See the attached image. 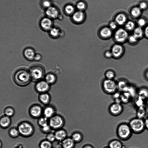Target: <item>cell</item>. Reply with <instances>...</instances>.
Returning a JSON list of instances; mask_svg holds the SVG:
<instances>
[{
	"label": "cell",
	"instance_id": "cell-38",
	"mask_svg": "<svg viewBox=\"0 0 148 148\" xmlns=\"http://www.w3.org/2000/svg\"><path fill=\"white\" fill-rule=\"evenodd\" d=\"M52 144L48 140L42 142L40 145V148H52Z\"/></svg>",
	"mask_w": 148,
	"mask_h": 148
},
{
	"label": "cell",
	"instance_id": "cell-4",
	"mask_svg": "<svg viewBox=\"0 0 148 148\" xmlns=\"http://www.w3.org/2000/svg\"><path fill=\"white\" fill-rule=\"evenodd\" d=\"M29 71L31 79L34 81H38L42 79L45 73L44 67L38 64L32 66Z\"/></svg>",
	"mask_w": 148,
	"mask_h": 148
},
{
	"label": "cell",
	"instance_id": "cell-31",
	"mask_svg": "<svg viewBox=\"0 0 148 148\" xmlns=\"http://www.w3.org/2000/svg\"><path fill=\"white\" fill-rule=\"evenodd\" d=\"M54 111L53 108L51 107H47L45 108L44 110V114L47 118L51 117Z\"/></svg>",
	"mask_w": 148,
	"mask_h": 148
},
{
	"label": "cell",
	"instance_id": "cell-8",
	"mask_svg": "<svg viewBox=\"0 0 148 148\" xmlns=\"http://www.w3.org/2000/svg\"><path fill=\"white\" fill-rule=\"evenodd\" d=\"M64 123V121L62 118L58 115L51 117L49 121L50 126L55 129L61 127L63 125Z\"/></svg>",
	"mask_w": 148,
	"mask_h": 148
},
{
	"label": "cell",
	"instance_id": "cell-36",
	"mask_svg": "<svg viewBox=\"0 0 148 148\" xmlns=\"http://www.w3.org/2000/svg\"><path fill=\"white\" fill-rule=\"evenodd\" d=\"M59 30L56 28H52L50 31V34L51 37L53 38L58 37L60 35Z\"/></svg>",
	"mask_w": 148,
	"mask_h": 148
},
{
	"label": "cell",
	"instance_id": "cell-21",
	"mask_svg": "<svg viewBox=\"0 0 148 148\" xmlns=\"http://www.w3.org/2000/svg\"><path fill=\"white\" fill-rule=\"evenodd\" d=\"M55 135L56 139L58 140L62 141L66 138L67 133L65 130H60L57 131Z\"/></svg>",
	"mask_w": 148,
	"mask_h": 148
},
{
	"label": "cell",
	"instance_id": "cell-48",
	"mask_svg": "<svg viewBox=\"0 0 148 148\" xmlns=\"http://www.w3.org/2000/svg\"><path fill=\"white\" fill-rule=\"evenodd\" d=\"M144 37L148 39V25L145 27L144 30Z\"/></svg>",
	"mask_w": 148,
	"mask_h": 148
},
{
	"label": "cell",
	"instance_id": "cell-47",
	"mask_svg": "<svg viewBox=\"0 0 148 148\" xmlns=\"http://www.w3.org/2000/svg\"><path fill=\"white\" fill-rule=\"evenodd\" d=\"M109 26L112 30L115 29L117 27V24L116 22L112 21L109 24Z\"/></svg>",
	"mask_w": 148,
	"mask_h": 148
},
{
	"label": "cell",
	"instance_id": "cell-32",
	"mask_svg": "<svg viewBox=\"0 0 148 148\" xmlns=\"http://www.w3.org/2000/svg\"><path fill=\"white\" fill-rule=\"evenodd\" d=\"M139 40L133 34L129 35L127 42L130 45H135L138 43Z\"/></svg>",
	"mask_w": 148,
	"mask_h": 148
},
{
	"label": "cell",
	"instance_id": "cell-40",
	"mask_svg": "<svg viewBox=\"0 0 148 148\" xmlns=\"http://www.w3.org/2000/svg\"><path fill=\"white\" fill-rule=\"evenodd\" d=\"M77 7L79 11H82L85 9L86 7V4L83 2L80 1L77 3Z\"/></svg>",
	"mask_w": 148,
	"mask_h": 148
},
{
	"label": "cell",
	"instance_id": "cell-1",
	"mask_svg": "<svg viewBox=\"0 0 148 148\" xmlns=\"http://www.w3.org/2000/svg\"><path fill=\"white\" fill-rule=\"evenodd\" d=\"M13 77L14 82L21 86L28 84L31 79L29 71L24 67L17 69L14 73Z\"/></svg>",
	"mask_w": 148,
	"mask_h": 148
},
{
	"label": "cell",
	"instance_id": "cell-11",
	"mask_svg": "<svg viewBox=\"0 0 148 148\" xmlns=\"http://www.w3.org/2000/svg\"><path fill=\"white\" fill-rule=\"evenodd\" d=\"M112 35V30L109 27H104L101 28L99 32V35L103 39H108Z\"/></svg>",
	"mask_w": 148,
	"mask_h": 148
},
{
	"label": "cell",
	"instance_id": "cell-45",
	"mask_svg": "<svg viewBox=\"0 0 148 148\" xmlns=\"http://www.w3.org/2000/svg\"><path fill=\"white\" fill-rule=\"evenodd\" d=\"M104 57L108 59H110L113 57L112 53L110 50H107L104 53Z\"/></svg>",
	"mask_w": 148,
	"mask_h": 148
},
{
	"label": "cell",
	"instance_id": "cell-37",
	"mask_svg": "<svg viewBox=\"0 0 148 148\" xmlns=\"http://www.w3.org/2000/svg\"><path fill=\"white\" fill-rule=\"evenodd\" d=\"M65 10L67 14H71L74 12L75 8L73 5H68L65 7Z\"/></svg>",
	"mask_w": 148,
	"mask_h": 148
},
{
	"label": "cell",
	"instance_id": "cell-3",
	"mask_svg": "<svg viewBox=\"0 0 148 148\" xmlns=\"http://www.w3.org/2000/svg\"><path fill=\"white\" fill-rule=\"evenodd\" d=\"M133 133L139 134L145 130L144 120L138 117L131 119L128 123Z\"/></svg>",
	"mask_w": 148,
	"mask_h": 148
},
{
	"label": "cell",
	"instance_id": "cell-9",
	"mask_svg": "<svg viewBox=\"0 0 148 148\" xmlns=\"http://www.w3.org/2000/svg\"><path fill=\"white\" fill-rule=\"evenodd\" d=\"M123 110V106L120 103L114 102L111 104L109 107V112L114 116L119 115L122 113Z\"/></svg>",
	"mask_w": 148,
	"mask_h": 148
},
{
	"label": "cell",
	"instance_id": "cell-54",
	"mask_svg": "<svg viewBox=\"0 0 148 148\" xmlns=\"http://www.w3.org/2000/svg\"><path fill=\"white\" fill-rule=\"evenodd\" d=\"M84 148H92V147L89 145H87L85 146Z\"/></svg>",
	"mask_w": 148,
	"mask_h": 148
},
{
	"label": "cell",
	"instance_id": "cell-53",
	"mask_svg": "<svg viewBox=\"0 0 148 148\" xmlns=\"http://www.w3.org/2000/svg\"><path fill=\"white\" fill-rule=\"evenodd\" d=\"M144 76L146 79L148 81V69L145 71L144 73Z\"/></svg>",
	"mask_w": 148,
	"mask_h": 148
},
{
	"label": "cell",
	"instance_id": "cell-46",
	"mask_svg": "<svg viewBox=\"0 0 148 148\" xmlns=\"http://www.w3.org/2000/svg\"><path fill=\"white\" fill-rule=\"evenodd\" d=\"M147 5L145 2H140L139 5L138 7L142 10H144L147 8Z\"/></svg>",
	"mask_w": 148,
	"mask_h": 148
},
{
	"label": "cell",
	"instance_id": "cell-52",
	"mask_svg": "<svg viewBox=\"0 0 148 148\" xmlns=\"http://www.w3.org/2000/svg\"><path fill=\"white\" fill-rule=\"evenodd\" d=\"M144 120L145 128L148 130V117H147Z\"/></svg>",
	"mask_w": 148,
	"mask_h": 148
},
{
	"label": "cell",
	"instance_id": "cell-51",
	"mask_svg": "<svg viewBox=\"0 0 148 148\" xmlns=\"http://www.w3.org/2000/svg\"><path fill=\"white\" fill-rule=\"evenodd\" d=\"M41 56L39 54H35L34 59L36 61H38L40 60Z\"/></svg>",
	"mask_w": 148,
	"mask_h": 148
},
{
	"label": "cell",
	"instance_id": "cell-35",
	"mask_svg": "<svg viewBox=\"0 0 148 148\" xmlns=\"http://www.w3.org/2000/svg\"><path fill=\"white\" fill-rule=\"evenodd\" d=\"M39 98L41 102L44 104L48 103L50 100L49 96L47 93L42 94L40 95Z\"/></svg>",
	"mask_w": 148,
	"mask_h": 148
},
{
	"label": "cell",
	"instance_id": "cell-22",
	"mask_svg": "<svg viewBox=\"0 0 148 148\" xmlns=\"http://www.w3.org/2000/svg\"><path fill=\"white\" fill-rule=\"evenodd\" d=\"M73 20L77 22H80L82 21L84 18V14L81 11L75 12L73 15Z\"/></svg>",
	"mask_w": 148,
	"mask_h": 148
},
{
	"label": "cell",
	"instance_id": "cell-2",
	"mask_svg": "<svg viewBox=\"0 0 148 148\" xmlns=\"http://www.w3.org/2000/svg\"><path fill=\"white\" fill-rule=\"evenodd\" d=\"M116 133L120 139L126 140L130 138L133 132L129 124L123 123H120L118 126Z\"/></svg>",
	"mask_w": 148,
	"mask_h": 148
},
{
	"label": "cell",
	"instance_id": "cell-34",
	"mask_svg": "<svg viewBox=\"0 0 148 148\" xmlns=\"http://www.w3.org/2000/svg\"><path fill=\"white\" fill-rule=\"evenodd\" d=\"M105 75L106 79H113L115 77L116 74L114 71L109 69L105 72Z\"/></svg>",
	"mask_w": 148,
	"mask_h": 148
},
{
	"label": "cell",
	"instance_id": "cell-50",
	"mask_svg": "<svg viewBox=\"0 0 148 148\" xmlns=\"http://www.w3.org/2000/svg\"><path fill=\"white\" fill-rule=\"evenodd\" d=\"M50 126L47 125L45 126L42 127V130L45 132H47L49 131L50 129Z\"/></svg>",
	"mask_w": 148,
	"mask_h": 148
},
{
	"label": "cell",
	"instance_id": "cell-39",
	"mask_svg": "<svg viewBox=\"0 0 148 148\" xmlns=\"http://www.w3.org/2000/svg\"><path fill=\"white\" fill-rule=\"evenodd\" d=\"M38 123L39 125L42 127L48 125L47 118H40L38 121Z\"/></svg>",
	"mask_w": 148,
	"mask_h": 148
},
{
	"label": "cell",
	"instance_id": "cell-27",
	"mask_svg": "<svg viewBox=\"0 0 148 148\" xmlns=\"http://www.w3.org/2000/svg\"><path fill=\"white\" fill-rule=\"evenodd\" d=\"M132 98L129 93L127 92H123V94L121 95L120 97L121 101L124 103L128 102Z\"/></svg>",
	"mask_w": 148,
	"mask_h": 148
},
{
	"label": "cell",
	"instance_id": "cell-18",
	"mask_svg": "<svg viewBox=\"0 0 148 148\" xmlns=\"http://www.w3.org/2000/svg\"><path fill=\"white\" fill-rule=\"evenodd\" d=\"M138 96L140 97L145 100H148V88L145 87H142L138 90Z\"/></svg>",
	"mask_w": 148,
	"mask_h": 148
},
{
	"label": "cell",
	"instance_id": "cell-57",
	"mask_svg": "<svg viewBox=\"0 0 148 148\" xmlns=\"http://www.w3.org/2000/svg\"></svg>",
	"mask_w": 148,
	"mask_h": 148
},
{
	"label": "cell",
	"instance_id": "cell-33",
	"mask_svg": "<svg viewBox=\"0 0 148 148\" xmlns=\"http://www.w3.org/2000/svg\"><path fill=\"white\" fill-rule=\"evenodd\" d=\"M125 28L127 32L133 31L135 28V23L132 21H128L125 24Z\"/></svg>",
	"mask_w": 148,
	"mask_h": 148
},
{
	"label": "cell",
	"instance_id": "cell-44",
	"mask_svg": "<svg viewBox=\"0 0 148 148\" xmlns=\"http://www.w3.org/2000/svg\"><path fill=\"white\" fill-rule=\"evenodd\" d=\"M47 138L50 142L54 141L56 139L55 135L52 133L49 134L47 136Z\"/></svg>",
	"mask_w": 148,
	"mask_h": 148
},
{
	"label": "cell",
	"instance_id": "cell-24",
	"mask_svg": "<svg viewBox=\"0 0 148 148\" xmlns=\"http://www.w3.org/2000/svg\"><path fill=\"white\" fill-rule=\"evenodd\" d=\"M30 114L33 117H38L41 113V108L39 106H35L33 107L31 109Z\"/></svg>",
	"mask_w": 148,
	"mask_h": 148
},
{
	"label": "cell",
	"instance_id": "cell-28",
	"mask_svg": "<svg viewBox=\"0 0 148 148\" xmlns=\"http://www.w3.org/2000/svg\"><path fill=\"white\" fill-rule=\"evenodd\" d=\"M10 123V119L9 117L7 116L3 117L0 120L1 125L3 127L8 126Z\"/></svg>",
	"mask_w": 148,
	"mask_h": 148
},
{
	"label": "cell",
	"instance_id": "cell-56",
	"mask_svg": "<svg viewBox=\"0 0 148 148\" xmlns=\"http://www.w3.org/2000/svg\"></svg>",
	"mask_w": 148,
	"mask_h": 148
},
{
	"label": "cell",
	"instance_id": "cell-6",
	"mask_svg": "<svg viewBox=\"0 0 148 148\" xmlns=\"http://www.w3.org/2000/svg\"><path fill=\"white\" fill-rule=\"evenodd\" d=\"M113 36L114 40L116 42L122 44L127 42L129 36L128 32L125 29L122 28L117 29Z\"/></svg>",
	"mask_w": 148,
	"mask_h": 148
},
{
	"label": "cell",
	"instance_id": "cell-7",
	"mask_svg": "<svg viewBox=\"0 0 148 148\" xmlns=\"http://www.w3.org/2000/svg\"><path fill=\"white\" fill-rule=\"evenodd\" d=\"M123 45L116 43L112 45L110 51L113 58L118 59L121 58L123 56L125 52V48Z\"/></svg>",
	"mask_w": 148,
	"mask_h": 148
},
{
	"label": "cell",
	"instance_id": "cell-43",
	"mask_svg": "<svg viewBox=\"0 0 148 148\" xmlns=\"http://www.w3.org/2000/svg\"><path fill=\"white\" fill-rule=\"evenodd\" d=\"M19 133L18 130L15 128H13L10 131V135L13 137H16L18 136Z\"/></svg>",
	"mask_w": 148,
	"mask_h": 148
},
{
	"label": "cell",
	"instance_id": "cell-29",
	"mask_svg": "<svg viewBox=\"0 0 148 148\" xmlns=\"http://www.w3.org/2000/svg\"><path fill=\"white\" fill-rule=\"evenodd\" d=\"M71 138L75 143H79L82 140L83 136L80 133L75 132L72 134Z\"/></svg>",
	"mask_w": 148,
	"mask_h": 148
},
{
	"label": "cell",
	"instance_id": "cell-30",
	"mask_svg": "<svg viewBox=\"0 0 148 148\" xmlns=\"http://www.w3.org/2000/svg\"><path fill=\"white\" fill-rule=\"evenodd\" d=\"M45 79L46 81L49 84H52L56 81V77L53 74L49 73L46 75Z\"/></svg>",
	"mask_w": 148,
	"mask_h": 148
},
{
	"label": "cell",
	"instance_id": "cell-5",
	"mask_svg": "<svg viewBox=\"0 0 148 148\" xmlns=\"http://www.w3.org/2000/svg\"><path fill=\"white\" fill-rule=\"evenodd\" d=\"M102 87L103 91L108 94L113 95L118 89L117 83L115 81L106 78L103 81Z\"/></svg>",
	"mask_w": 148,
	"mask_h": 148
},
{
	"label": "cell",
	"instance_id": "cell-19",
	"mask_svg": "<svg viewBox=\"0 0 148 148\" xmlns=\"http://www.w3.org/2000/svg\"><path fill=\"white\" fill-rule=\"evenodd\" d=\"M146 107L143 106L137 108L136 111V117L143 119L146 114Z\"/></svg>",
	"mask_w": 148,
	"mask_h": 148
},
{
	"label": "cell",
	"instance_id": "cell-55",
	"mask_svg": "<svg viewBox=\"0 0 148 148\" xmlns=\"http://www.w3.org/2000/svg\"><path fill=\"white\" fill-rule=\"evenodd\" d=\"M147 117H148V114H147Z\"/></svg>",
	"mask_w": 148,
	"mask_h": 148
},
{
	"label": "cell",
	"instance_id": "cell-12",
	"mask_svg": "<svg viewBox=\"0 0 148 148\" xmlns=\"http://www.w3.org/2000/svg\"><path fill=\"white\" fill-rule=\"evenodd\" d=\"M49 87V84L46 81H39L36 86L37 90L40 92H44L47 91Z\"/></svg>",
	"mask_w": 148,
	"mask_h": 148
},
{
	"label": "cell",
	"instance_id": "cell-41",
	"mask_svg": "<svg viewBox=\"0 0 148 148\" xmlns=\"http://www.w3.org/2000/svg\"><path fill=\"white\" fill-rule=\"evenodd\" d=\"M14 112V110L11 108H7L5 111V113L6 116L9 117L12 116L13 115Z\"/></svg>",
	"mask_w": 148,
	"mask_h": 148
},
{
	"label": "cell",
	"instance_id": "cell-16",
	"mask_svg": "<svg viewBox=\"0 0 148 148\" xmlns=\"http://www.w3.org/2000/svg\"><path fill=\"white\" fill-rule=\"evenodd\" d=\"M46 14L49 17L53 18H56L59 15L58 10L56 8L52 6L47 8Z\"/></svg>",
	"mask_w": 148,
	"mask_h": 148
},
{
	"label": "cell",
	"instance_id": "cell-20",
	"mask_svg": "<svg viewBox=\"0 0 148 148\" xmlns=\"http://www.w3.org/2000/svg\"><path fill=\"white\" fill-rule=\"evenodd\" d=\"M133 34L140 40L144 37V30L138 26L134 29Z\"/></svg>",
	"mask_w": 148,
	"mask_h": 148
},
{
	"label": "cell",
	"instance_id": "cell-26",
	"mask_svg": "<svg viewBox=\"0 0 148 148\" xmlns=\"http://www.w3.org/2000/svg\"><path fill=\"white\" fill-rule=\"evenodd\" d=\"M109 146L110 148H122L123 145L120 141L115 139L110 143Z\"/></svg>",
	"mask_w": 148,
	"mask_h": 148
},
{
	"label": "cell",
	"instance_id": "cell-10",
	"mask_svg": "<svg viewBox=\"0 0 148 148\" xmlns=\"http://www.w3.org/2000/svg\"><path fill=\"white\" fill-rule=\"evenodd\" d=\"M18 130L19 133L25 136L30 135L33 131L32 125L27 123H24L21 124L18 127Z\"/></svg>",
	"mask_w": 148,
	"mask_h": 148
},
{
	"label": "cell",
	"instance_id": "cell-13",
	"mask_svg": "<svg viewBox=\"0 0 148 148\" xmlns=\"http://www.w3.org/2000/svg\"><path fill=\"white\" fill-rule=\"evenodd\" d=\"M40 25L42 29L44 30H49L52 28V22L49 18H45L41 20Z\"/></svg>",
	"mask_w": 148,
	"mask_h": 148
},
{
	"label": "cell",
	"instance_id": "cell-15",
	"mask_svg": "<svg viewBox=\"0 0 148 148\" xmlns=\"http://www.w3.org/2000/svg\"><path fill=\"white\" fill-rule=\"evenodd\" d=\"M75 143L71 137L66 138L62 141V145L63 148H73Z\"/></svg>",
	"mask_w": 148,
	"mask_h": 148
},
{
	"label": "cell",
	"instance_id": "cell-42",
	"mask_svg": "<svg viewBox=\"0 0 148 148\" xmlns=\"http://www.w3.org/2000/svg\"><path fill=\"white\" fill-rule=\"evenodd\" d=\"M137 23L139 27H142L145 25L146 21L143 18H141L138 20Z\"/></svg>",
	"mask_w": 148,
	"mask_h": 148
},
{
	"label": "cell",
	"instance_id": "cell-17",
	"mask_svg": "<svg viewBox=\"0 0 148 148\" xmlns=\"http://www.w3.org/2000/svg\"><path fill=\"white\" fill-rule=\"evenodd\" d=\"M127 19L126 15L123 13H120L117 15L115 19L116 23L119 25L125 24L127 22Z\"/></svg>",
	"mask_w": 148,
	"mask_h": 148
},
{
	"label": "cell",
	"instance_id": "cell-49",
	"mask_svg": "<svg viewBox=\"0 0 148 148\" xmlns=\"http://www.w3.org/2000/svg\"><path fill=\"white\" fill-rule=\"evenodd\" d=\"M43 4L45 7L48 8L50 7L51 3L49 1L46 0L44 1Z\"/></svg>",
	"mask_w": 148,
	"mask_h": 148
},
{
	"label": "cell",
	"instance_id": "cell-25",
	"mask_svg": "<svg viewBox=\"0 0 148 148\" xmlns=\"http://www.w3.org/2000/svg\"><path fill=\"white\" fill-rule=\"evenodd\" d=\"M142 10L138 6H136L133 8L130 11L132 16L135 18L140 16L141 14Z\"/></svg>",
	"mask_w": 148,
	"mask_h": 148
},
{
	"label": "cell",
	"instance_id": "cell-14",
	"mask_svg": "<svg viewBox=\"0 0 148 148\" xmlns=\"http://www.w3.org/2000/svg\"><path fill=\"white\" fill-rule=\"evenodd\" d=\"M23 53L25 57L27 59L30 60L34 59L35 54L34 50L32 48L30 47L26 48Z\"/></svg>",
	"mask_w": 148,
	"mask_h": 148
},
{
	"label": "cell",
	"instance_id": "cell-23",
	"mask_svg": "<svg viewBox=\"0 0 148 148\" xmlns=\"http://www.w3.org/2000/svg\"><path fill=\"white\" fill-rule=\"evenodd\" d=\"M147 101L144 98L138 96L135 99L134 103L137 108L143 106L146 107Z\"/></svg>",
	"mask_w": 148,
	"mask_h": 148
}]
</instances>
